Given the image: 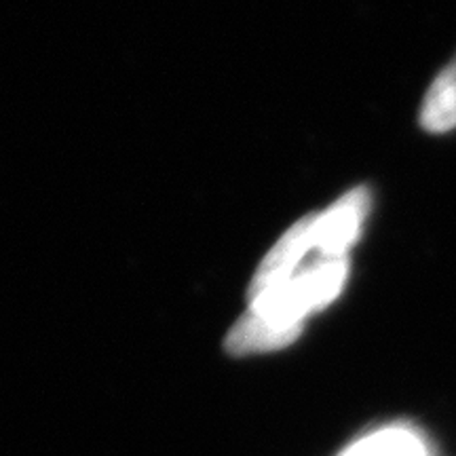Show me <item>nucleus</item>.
Segmentation results:
<instances>
[{
	"label": "nucleus",
	"instance_id": "obj_1",
	"mask_svg": "<svg viewBox=\"0 0 456 456\" xmlns=\"http://www.w3.org/2000/svg\"><path fill=\"white\" fill-rule=\"evenodd\" d=\"M349 275V256L306 260L288 281L249 296L248 313L226 336L232 355L288 346L302 332V322L340 294Z\"/></svg>",
	"mask_w": 456,
	"mask_h": 456
},
{
	"label": "nucleus",
	"instance_id": "obj_4",
	"mask_svg": "<svg viewBox=\"0 0 456 456\" xmlns=\"http://www.w3.org/2000/svg\"><path fill=\"white\" fill-rule=\"evenodd\" d=\"M340 456H427V446L412 427L393 425L362 437Z\"/></svg>",
	"mask_w": 456,
	"mask_h": 456
},
{
	"label": "nucleus",
	"instance_id": "obj_2",
	"mask_svg": "<svg viewBox=\"0 0 456 456\" xmlns=\"http://www.w3.org/2000/svg\"><path fill=\"white\" fill-rule=\"evenodd\" d=\"M368 208V191L355 188L323 214H313V239H315L317 252L328 258L349 256V248L362 231Z\"/></svg>",
	"mask_w": 456,
	"mask_h": 456
},
{
	"label": "nucleus",
	"instance_id": "obj_3",
	"mask_svg": "<svg viewBox=\"0 0 456 456\" xmlns=\"http://www.w3.org/2000/svg\"><path fill=\"white\" fill-rule=\"evenodd\" d=\"M420 123L433 134H444L456 127V55L427 91Z\"/></svg>",
	"mask_w": 456,
	"mask_h": 456
}]
</instances>
